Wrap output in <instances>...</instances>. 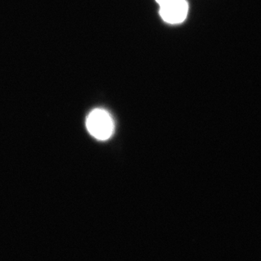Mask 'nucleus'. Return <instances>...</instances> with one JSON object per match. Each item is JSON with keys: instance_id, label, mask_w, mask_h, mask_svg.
<instances>
[{"instance_id": "7ed1b4c3", "label": "nucleus", "mask_w": 261, "mask_h": 261, "mask_svg": "<svg viewBox=\"0 0 261 261\" xmlns=\"http://www.w3.org/2000/svg\"><path fill=\"white\" fill-rule=\"evenodd\" d=\"M155 1L159 5V6H162V5H168V4L177 2V1H180V0H155Z\"/></svg>"}, {"instance_id": "f257e3e1", "label": "nucleus", "mask_w": 261, "mask_h": 261, "mask_svg": "<svg viewBox=\"0 0 261 261\" xmlns=\"http://www.w3.org/2000/svg\"><path fill=\"white\" fill-rule=\"evenodd\" d=\"M87 128L89 133L98 141H107L114 132V123L109 112L96 109L87 118Z\"/></svg>"}, {"instance_id": "f03ea898", "label": "nucleus", "mask_w": 261, "mask_h": 261, "mask_svg": "<svg viewBox=\"0 0 261 261\" xmlns=\"http://www.w3.org/2000/svg\"><path fill=\"white\" fill-rule=\"evenodd\" d=\"M161 17L166 23L177 25L182 23L187 18L189 4L187 0H180L168 5L160 6Z\"/></svg>"}]
</instances>
